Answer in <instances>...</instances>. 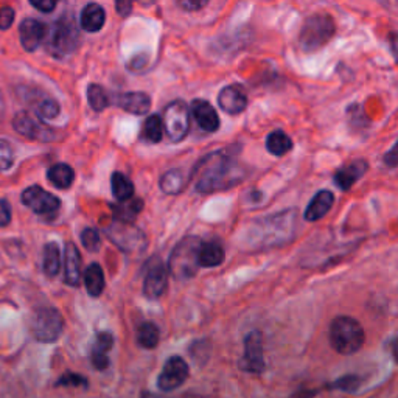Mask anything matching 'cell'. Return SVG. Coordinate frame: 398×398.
I'll return each instance as SVG.
<instances>
[{
    "instance_id": "b9f144b4",
    "label": "cell",
    "mask_w": 398,
    "mask_h": 398,
    "mask_svg": "<svg viewBox=\"0 0 398 398\" xmlns=\"http://www.w3.org/2000/svg\"><path fill=\"white\" fill-rule=\"evenodd\" d=\"M28 2L42 13H52L58 5V0H28Z\"/></svg>"
},
{
    "instance_id": "f546056e",
    "label": "cell",
    "mask_w": 398,
    "mask_h": 398,
    "mask_svg": "<svg viewBox=\"0 0 398 398\" xmlns=\"http://www.w3.org/2000/svg\"><path fill=\"white\" fill-rule=\"evenodd\" d=\"M44 274L53 279L61 271V249L56 243H47L44 247Z\"/></svg>"
},
{
    "instance_id": "f1b7e54d",
    "label": "cell",
    "mask_w": 398,
    "mask_h": 398,
    "mask_svg": "<svg viewBox=\"0 0 398 398\" xmlns=\"http://www.w3.org/2000/svg\"><path fill=\"white\" fill-rule=\"evenodd\" d=\"M142 209H144V201L139 198L134 199V196L131 199H128V201L111 205L114 217L118 219H123V221H130V223H132V219L139 215Z\"/></svg>"
},
{
    "instance_id": "8fae6325",
    "label": "cell",
    "mask_w": 398,
    "mask_h": 398,
    "mask_svg": "<svg viewBox=\"0 0 398 398\" xmlns=\"http://www.w3.org/2000/svg\"><path fill=\"white\" fill-rule=\"evenodd\" d=\"M188 375L190 369L186 359L181 357L168 358L158 378V387L162 392H173L187 381Z\"/></svg>"
},
{
    "instance_id": "d590c367",
    "label": "cell",
    "mask_w": 398,
    "mask_h": 398,
    "mask_svg": "<svg viewBox=\"0 0 398 398\" xmlns=\"http://www.w3.org/2000/svg\"><path fill=\"white\" fill-rule=\"evenodd\" d=\"M14 162V153L8 142L0 140V172L10 170Z\"/></svg>"
},
{
    "instance_id": "5bb4252c",
    "label": "cell",
    "mask_w": 398,
    "mask_h": 398,
    "mask_svg": "<svg viewBox=\"0 0 398 398\" xmlns=\"http://www.w3.org/2000/svg\"><path fill=\"white\" fill-rule=\"evenodd\" d=\"M168 287V269L159 259L149 261L144 280V293L148 298H159Z\"/></svg>"
},
{
    "instance_id": "603a6c76",
    "label": "cell",
    "mask_w": 398,
    "mask_h": 398,
    "mask_svg": "<svg viewBox=\"0 0 398 398\" xmlns=\"http://www.w3.org/2000/svg\"><path fill=\"white\" fill-rule=\"evenodd\" d=\"M224 261V249L217 241H207L199 246L198 263L199 268H217Z\"/></svg>"
},
{
    "instance_id": "9c48e42d",
    "label": "cell",
    "mask_w": 398,
    "mask_h": 398,
    "mask_svg": "<svg viewBox=\"0 0 398 398\" xmlns=\"http://www.w3.org/2000/svg\"><path fill=\"white\" fill-rule=\"evenodd\" d=\"M64 319L61 313L52 307H42L33 316L32 333L39 343H55L62 335Z\"/></svg>"
},
{
    "instance_id": "4fadbf2b",
    "label": "cell",
    "mask_w": 398,
    "mask_h": 398,
    "mask_svg": "<svg viewBox=\"0 0 398 398\" xmlns=\"http://www.w3.org/2000/svg\"><path fill=\"white\" fill-rule=\"evenodd\" d=\"M240 366L249 373H261L265 369L263 359V338L259 330L247 333L245 338V355Z\"/></svg>"
},
{
    "instance_id": "ee69618b",
    "label": "cell",
    "mask_w": 398,
    "mask_h": 398,
    "mask_svg": "<svg viewBox=\"0 0 398 398\" xmlns=\"http://www.w3.org/2000/svg\"><path fill=\"white\" fill-rule=\"evenodd\" d=\"M136 0H116V8L117 13L120 14L122 18H128L132 11V5Z\"/></svg>"
},
{
    "instance_id": "277c9868",
    "label": "cell",
    "mask_w": 398,
    "mask_h": 398,
    "mask_svg": "<svg viewBox=\"0 0 398 398\" xmlns=\"http://www.w3.org/2000/svg\"><path fill=\"white\" fill-rule=\"evenodd\" d=\"M199 246H201V240L193 235L182 238L176 245L168 263V273L176 280H188L196 275L199 269Z\"/></svg>"
},
{
    "instance_id": "7a4b0ae2",
    "label": "cell",
    "mask_w": 398,
    "mask_h": 398,
    "mask_svg": "<svg viewBox=\"0 0 398 398\" xmlns=\"http://www.w3.org/2000/svg\"><path fill=\"white\" fill-rule=\"evenodd\" d=\"M102 226L106 237H108L112 243L120 249V251H123L126 254H139L142 251H145L146 247L145 233L132 223L123 221V219L112 217L109 219H104Z\"/></svg>"
},
{
    "instance_id": "d4e9b609",
    "label": "cell",
    "mask_w": 398,
    "mask_h": 398,
    "mask_svg": "<svg viewBox=\"0 0 398 398\" xmlns=\"http://www.w3.org/2000/svg\"><path fill=\"white\" fill-rule=\"evenodd\" d=\"M84 285H86L88 293L92 297H98L103 294L106 282H104V273L103 268L98 263H92L84 271Z\"/></svg>"
},
{
    "instance_id": "4dcf8cb0",
    "label": "cell",
    "mask_w": 398,
    "mask_h": 398,
    "mask_svg": "<svg viewBox=\"0 0 398 398\" xmlns=\"http://www.w3.org/2000/svg\"><path fill=\"white\" fill-rule=\"evenodd\" d=\"M86 95H88L89 106L95 112H103L104 109H108L112 103L109 92L106 90L103 86H100V84H90V86L88 88Z\"/></svg>"
},
{
    "instance_id": "cb8c5ba5",
    "label": "cell",
    "mask_w": 398,
    "mask_h": 398,
    "mask_svg": "<svg viewBox=\"0 0 398 398\" xmlns=\"http://www.w3.org/2000/svg\"><path fill=\"white\" fill-rule=\"evenodd\" d=\"M47 177L53 187L60 190H67L72 187L75 181V172L67 163H55V165L48 168Z\"/></svg>"
},
{
    "instance_id": "8d00e7d4",
    "label": "cell",
    "mask_w": 398,
    "mask_h": 398,
    "mask_svg": "<svg viewBox=\"0 0 398 398\" xmlns=\"http://www.w3.org/2000/svg\"><path fill=\"white\" fill-rule=\"evenodd\" d=\"M56 386H75V387H84L86 389L89 386L88 380L84 378L83 375L78 373H66L62 375L61 378L56 383Z\"/></svg>"
},
{
    "instance_id": "484cf974",
    "label": "cell",
    "mask_w": 398,
    "mask_h": 398,
    "mask_svg": "<svg viewBox=\"0 0 398 398\" xmlns=\"http://www.w3.org/2000/svg\"><path fill=\"white\" fill-rule=\"evenodd\" d=\"M266 149L275 158H282V156H285L293 149V140H291L287 132L280 130L273 131L266 137Z\"/></svg>"
},
{
    "instance_id": "7c38bea8",
    "label": "cell",
    "mask_w": 398,
    "mask_h": 398,
    "mask_svg": "<svg viewBox=\"0 0 398 398\" xmlns=\"http://www.w3.org/2000/svg\"><path fill=\"white\" fill-rule=\"evenodd\" d=\"M13 126L20 136H24L27 139H33V140H42V142H48L55 137V132L52 128L46 126L42 123V120L34 117L33 114L30 112H19L16 114V117L13 120Z\"/></svg>"
},
{
    "instance_id": "ac0fdd59",
    "label": "cell",
    "mask_w": 398,
    "mask_h": 398,
    "mask_svg": "<svg viewBox=\"0 0 398 398\" xmlns=\"http://www.w3.org/2000/svg\"><path fill=\"white\" fill-rule=\"evenodd\" d=\"M191 114L203 131L217 132L219 130V117L215 108L205 100H195L191 103Z\"/></svg>"
},
{
    "instance_id": "6da1fadb",
    "label": "cell",
    "mask_w": 398,
    "mask_h": 398,
    "mask_svg": "<svg viewBox=\"0 0 398 398\" xmlns=\"http://www.w3.org/2000/svg\"><path fill=\"white\" fill-rule=\"evenodd\" d=\"M243 176V170L237 160H233L226 151H215L196 163L191 181L195 182V188L199 193L210 195L237 186Z\"/></svg>"
},
{
    "instance_id": "d6a6232c",
    "label": "cell",
    "mask_w": 398,
    "mask_h": 398,
    "mask_svg": "<svg viewBox=\"0 0 398 398\" xmlns=\"http://www.w3.org/2000/svg\"><path fill=\"white\" fill-rule=\"evenodd\" d=\"M33 108L34 111H36L39 118H44V120L56 118L60 116V111H61L60 103L50 97L36 98L33 102Z\"/></svg>"
},
{
    "instance_id": "8992f818",
    "label": "cell",
    "mask_w": 398,
    "mask_h": 398,
    "mask_svg": "<svg viewBox=\"0 0 398 398\" xmlns=\"http://www.w3.org/2000/svg\"><path fill=\"white\" fill-rule=\"evenodd\" d=\"M47 48L56 58H64L74 52L80 42V33L70 18H61L47 30Z\"/></svg>"
},
{
    "instance_id": "e575fe53",
    "label": "cell",
    "mask_w": 398,
    "mask_h": 398,
    "mask_svg": "<svg viewBox=\"0 0 398 398\" xmlns=\"http://www.w3.org/2000/svg\"><path fill=\"white\" fill-rule=\"evenodd\" d=\"M81 243L88 249L89 252H97L102 247V238H100V232L92 229V227H86L81 232Z\"/></svg>"
},
{
    "instance_id": "7402d4cb",
    "label": "cell",
    "mask_w": 398,
    "mask_h": 398,
    "mask_svg": "<svg viewBox=\"0 0 398 398\" xmlns=\"http://www.w3.org/2000/svg\"><path fill=\"white\" fill-rule=\"evenodd\" d=\"M106 22V13L102 5L88 4L84 6L80 16V24L84 32L97 33L102 30Z\"/></svg>"
},
{
    "instance_id": "30bf717a",
    "label": "cell",
    "mask_w": 398,
    "mask_h": 398,
    "mask_svg": "<svg viewBox=\"0 0 398 398\" xmlns=\"http://www.w3.org/2000/svg\"><path fill=\"white\" fill-rule=\"evenodd\" d=\"M22 203L28 209L41 217H55L61 207L60 198L48 193L39 186H32L24 190Z\"/></svg>"
},
{
    "instance_id": "f35d334b",
    "label": "cell",
    "mask_w": 398,
    "mask_h": 398,
    "mask_svg": "<svg viewBox=\"0 0 398 398\" xmlns=\"http://www.w3.org/2000/svg\"><path fill=\"white\" fill-rule=\"evenodd\" d=\"M176 4L186 11H199L209 4V0H176Z\"/></svg>"
},
{
    "instance_id": "4316f807",
    "label": "cell",
    "mask_w": 398,
    "mask_h": 398,
    "mask_svg": "<svg viewBox=\"0 0 398 398\" xmlns=\"http://www.w3.org/2000/svg\"><path fill=\"white\" fill-rule=\"evenodd\" d=\"M186 184L187 177L181 170H170L165 174H162L159 186L165 195H179L186 188Z\"/></svg>"
},
{
    "instance_id": "836d02e7",
    "label": "cell",
    "mask_w": 398,
    "mask_h": 398,
    "mask_svg": "<svg viewBox=\"0 0 398 398\" xmlns=\"http://www.w3.org/2000/svg\"><path fill=\"white\" fill-rule=\"evenodd\" d=\"M142 136L149 144H159L163 137V123H162V117L154 114V116H149L145 120L144 125V131H142Z\"/></svg>"
},
{
    "instance_id": "e0dca14e",
    "label": "cell",
    "mask_w": 398,
    "mask_h": 398,
    "mask_svg": "<svg viewBox=\"0 0 398 398\" xmlns=\"http://www.w3.org/2000/svg\"><path fill=\"white\" fill-rule=\"evenodd\" d=\"M116 104L132 116H145L151 109V98L145 92H125L116 97Z\"/></svg>"
},
{
    "instance_id": "3957f363",
    "label": "cell",
    "mask_w": 398,
    "mask_h": 398,
    "mask_svg": "<svg viewBox=\"0 0 398 398\" xmlns=\"http://www.w3.org/2000/svg\"><path fill=\"white\" fill-rule=\"evenodd\" d=\"M364 330L357 319L339 316L330 325L331 347L341 355L357 353L364 344Z\"/></svg>"
},
{
    "instance_id": "d6986e66",
    "label": "cell",
    "mask_w": 398,
    "mask_h": 398,
    "mask_svg": "<svg viewBox=\"0 0 398 398\" xmlns=\"http://www.w3.org/2000/svg\"><path fill=\"white\" fill-rule=\"evenodd\" d=\"M64 280L70 287H78L81 282V254L74 243L64 247Z\"/></svg>"
},
{
    "instance_id": "7bdbcfd3",
    "label": "cell",
    "mask_w": 398,
    "mask_h": 398,
    "mask_svg": "<svg viewBox=\"0 0 398 398\" xmlns=\"http://www.w3.org/2000/svg\"><path fill=\"white\" fill-rule=\"evenodd\" d=\"M359 380L357 376H345V378H341L338 383H335V387L338 389H344V390H355L358 387Z\"/></svg>"
},
{
    "instance_id": "60d3db41",
    "label": "cell",
    "mask_w": 398,
    "mask_h": 398,
    "mask_svg": "<svg viewBox=\"0 0 398 398\" xmlns=\"http://www.w3.org/2000/svg\"><path fill=\"white\" fill-rule=\"evenodd\" d=\"M11 223V205L6 199H0V227H6Z\"/></svg>"
},
{
    "instance_id": "74e56055",
    "label": "cell",
    "mask_w": 398,
    "mask_h": 398,
    "mask_svg": "<svg viewBox=\"0 0 398 398\" xmlns=\"http://www.w3.org/2000/svg\"><path fill=\"white\" fill-rule=\"evenodd\" d=\"M114 345V336L111 333H100L97 336V341L94 344V348H92V353H108Z\"/></svg>"
},
{
    "instance_id": "5b68a950",
    "label": "cell",
    "mask_w": 398,
    "mask_h": 398,
    "mask_svg": "<svg viewBox=\"0 0 398 398\" xmlns=\"http://www.w3.org/2000/svg\"><path fill=\"white\" fill-rule=\"evenodd\" d=\"M336 33L335 20L329 14H313L302 25L298 33V44L305 52H316L329 44Z\"/></svg>"
},
{
    "instance_id": "44dd1931",
    "label": "cell",
    "mask_w": 398,
    "mask_h": 398,
    "mask_svg": "<svg viewBox=\"0 0 398 398\" xmlns=\"http://www.w3.org/2000/svg\"><path fill=\"white\" fill-rule=\"evenodd\" d=\"M335 204V195L329 190H321L313 196L308 204L307 210H305V219L307 221H319L322 219L327 213H329Z\"/></svg>"
},
{
    "instance_id": "ffe728a7",
    "label": "cell",
    "mask_w": 398,
    "mask_h": 398,
    "mask_svg": "<svg viewBox=\"0 0 398 398\" xmlns=\"http://www.w3.org/2000/svg\"><path fill=\"white\" fill-rule=\"evenodd\" d=\"M367 168L369 165L366 160H353L347 163L335 173V184L343 191L350 190L366 174Z\"/></svg>"
},
{
    "instance_id": "f6af8a7d",
    "label": "cell",
    "mask_w": 398,
    "mask_h": 398,
    "mask_svg": "<svg viewBox=\"0 0 398 398\" xmlns=\"http://www.w3.org/2000/svg\"><path fill=\"white\" fill-rule=\"evenodd\" d=\"M385 162L387 163L389 167H395L397 165V146L394 145L392 146V149H390V151L385 156Z\"/></svg>"
},
{
    "instance_id": "83f0119b",
    "label": "cell",
    "mask_w": 398,
    "mask_h": 398,
    "mask_svg": "<svg viewBox=\"0 0 398 398\" xmlns=\"http://www.w3.org/2000/svg\"><path fill=\"white\" fill-rule=\"evenodd\" d=\"M111 190L118 203L128 201L134 196V184L123 173L116 172L111 176Z\"/></svg>"
},
{
    "instance_id": "2e32d148",
    "label": "cell",
    "mask_w": 398,
    "mask_h": 398,
    "mask_svg": "<svg viewBox=\"0 0 398 398\" xmlns=\"http://www.w3.org/2000/svg\"><path fill=\"white\" fill-rule=\"evenodd\" d=\"M218 104L224 112L231 116H237L247 108V97L246 92L240 86H227L218 95Z\"/></svg>"
},
{
    "instance_id": "52a82bcc",
    "label": "cell",
    "mask_w": 398,
    "mask_h": 398,
    "mask_svg": "<svg viewBox=\"0 0 398 398\" xmlns=\"http://www.w3.org/2000/svg\"><path fill=\"white\" fill-rule=\"evenodd\" d=\"M293 210L279 213L275 217H269L265 221L259 223L260 227L269 232H252L257 238L252 240V245L257 247L273 246L277 243H283L291 238V233L294 232V217Z\"/></svg>"
},
{
    "instance_id": "ab89813d",
    "label": "cell",
    "mask_w": 398,
    "mask_h": 398,
    "mask_svg": "<svg viewBox=\"0 0 398 398\" xmlns=\"http://www.w3.org/2000/svg\"><path fill=\"white\" fill-rule=\"evenodd\" d=\"M14 22V10L10 6L0 10V30H8Z\"/></svg>"
},
{
    "instance_id": "1f68e13d",
    "label": "cell",
    "mask_w": 398,
    "mask_h": 398,
    "mask_svg": "<svg viewBox=\"0 0 398 398\" xmlns=\"http://www.w3.org/2000/svg\"><path fill=\"white\" fill-rule=\"evenodd\" d=\"M160 339V331L158 325L153 322H144L137 329V343L144 348H154L158 347Z\"/></svg>"
},
{
    "instance_id": "ba28073f",
    "label": "cell",
    "mask_w": 398,
    "mask_h": 398,
    "mask_svg": "<svg viewBox=\"0 0 398 398\" xmlns=\"http://www.w3.org/2000/svg\"><path fill=\"white\" fill-rule=\"evenodd\" d=\"M162 123L163 132H167L170 140L174 144L186 139L190 131V112L187 103L182 100H174L168 103L167 108L163 109Z\"/></svg>"
},
{
    "instance_id": "9a60e30c",
    "label": "cell",
    "mask_w": 398,
    "mask_h": 398,
    "mask_svg": "<svg viewBox=\"0 0 398 398\" xmlns=\"http://www.w3.org/2000/svg\"><path fill=\"white\" fill-rule=\"evenodd\" d=\"M46 24H42L41 20L36 19H25L19 27L20 34V44L27 50V52H34L42 42L46 41L47 36Z\"/></svg>"
}]
</instances>
